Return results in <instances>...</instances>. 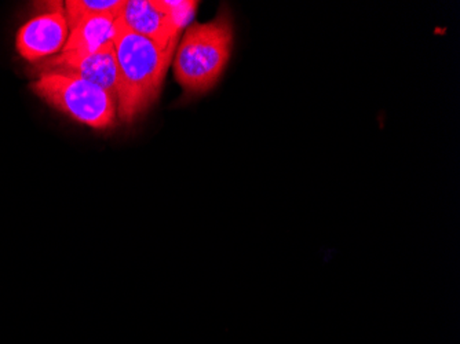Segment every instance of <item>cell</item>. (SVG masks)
Instances as JSON below:
<instances>
[{"instance_id":"obj_1","label":"cell","mask_w":460,"mask_h":344,"mask_svg":"<svg viewBox=\"0 0 460 344\" xmlns=\"http://www.w3.org/2000/svg\"><path fill=\"white\" fill-rule=\"evenodd\" d=\"M175 45H159L126 30L118 18L115 38L119 71L118 115L126 123L148 110L162 92Z\"/></svg>"},{"instance_id":"obj_2","label":"cell","mask_w":460,"mask_h":344,"mask_svg":"<svg viewBox=\"0 0 460 344\" xmlns=\"http://www.w3.org/2000/svg\"><path fill=\"white\" fill-rule=\"evenodd\" d=\"M232 45L234 25L226 12L186 31L174 59L175 79L185 93L198 95L213 89L229 61Z\"/></svg>"},{"instance_id":"obj_3","label":"cell","mask_w":460,"mask_h":344,"mask_svg":"<svg viewBox=\"0 0 460 344\" xmlns=\"http://www.w3.org/2000/svg\"><path fill=\"white\" fill-rule=\"evenodd\" d=\"M32 92L49 105L95 130L113 127L118 116V98L100 85L59 72H38Z\"/></svg>"},{"instance_id":"obj_4","label":"cell","mask_w":460,"mask_h":344,"mask_svg":"<svg viewBox=\"0 0 460 344\" xmlns=\"http://www.w3.org/2000/svg\"><path fill=\"white\" fill-rule=\"evenodd\" d=\"M69 36L66 10L56 4L48 12L31 18L18 31L15 46L22 58L43 61L61 53Z\"/></svg>"},{"instance_id":"obj_5","label":"cell","mask_w":460,"mask_h":344,"mask_svg":"<svg viewBox=\"0 0 460 344\" xmlns=\"http://www.w3.org/2000/svg\"><path fill=\"white\" fill-rule=\"evenodd\" d=\"M119 18L126 30L159 45H175L182 30L165 0H126Z\"/></svg>"},{"instance_id":"obj_6","label":"cell","mask_w":460,"mask_h":344,"mask_svg":"<svg viewBox=\"0 0 460 344\" xmlns=\"http://www.w3.org/2000/svg\"><path fill=\"white\" fill-rule=\"evenodd\" d=\"M36 71L75 75L100 85L113 97L118 98L119 95V71L115 46L89 56H68V54L59 53L51 58L40 61Z\"/></svg>"},{"instance_id":"obj_7","label":"cell","mask_w":460,"mask_h":344,"mask_svg":"<svg viewBox=\"0 0 460 344\" xmlns=\"http://www.w3.org/2000/svg\"><path fill=\"white\" fill-rule=\"evenodd\" d=\"M118 18L108 14L83 18L69 28L68 40L61 53L89 56L113 48L118 32Z\"/></svg>"},{"instance_id":"obj_8","label":"cell","mask_w":460,"mask_h":344,"mask_svg":"<svg viewBox=\"0 0 460 344\" xmlns=\"http://www.w3.org/2000/svg\"><path fill=\"white\" fill-rule=\"evenodd\" d=\"M126 0H68L66 2V21L69 28L93 15H116L120 17Z\"/></svg>"}]
</instances>
